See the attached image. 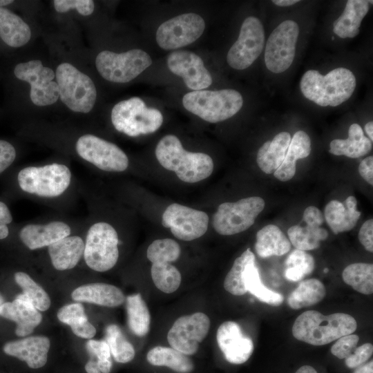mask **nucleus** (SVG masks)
<instances>
[{
	"label": "nucleus",
	"mask_w": 373,
	"mask_h": 373,
	"mask_svg": "<svg viewBox=\"0 0 373 373\" xmlns=\"http://www.w3.org/2000/svg\"><path fill=\"white\" fill-rule=\"evenodd\" d=\"M298 0H273L272 2L278 6H289L298 3Z\"/></svg>",
	"instance_id": "55"
},
{
	"label": "nucleus",
	"mask_w": 373,
	"mask_h": 373,
	"mask_svg": "<svg viewBox=\"0 0 373 373\" xmlns=\"http://www.w3.org/2000/svg\"><path fill=\"white\" fill-rule=\"evenodd\" d=\"M86 349L92 358L95 357L96 361L111 359V352L108 345L105 341L89 340L87 341Z\"/></svg>",
	"instance_id": "47"
},
{
	"label": "nucleus",
	"mask_w": 373,
	"mask_h": 373,
	"mask_svg": "<svg viewBox=\"0 0 373 373\" xmlns=\"http://www.w3.org/2000/svg\"><path fill=\"white\" fill-rule=\"evenodd\" d=\"M105 339L115 361L126 363L134 358L135 354L134 347L117 325L113 324L107 326Z\"/></svg>",
	"instance_id": "41"
},
{
	"label": "nucleus",
	"mask_w": 373,
	"mask_h": 373,
	"mask_svg": "<svg viewBox=\"0 0 373 373\" xmlns=\"http://www.w3.org/2000/svg\"><path fill=\"white\" fill-rule=\"evenodd\" d=\"M119 238L115 229L106 222L92 224L84 242V258L91 269L104 272L112 269L119 258Z\"/></svg>",
	"instance_id": "8"
},
{
	"label": "nucleus",
	"mask_w": 373,
	"mask_h": 373,
	"mask_svg": "<svg viewBox=\"0 0 373 373\" xmlns=\"http://www.w3.org/2000/svg\"><path fill=\"white\" fill-rule=\"evenodd\" d=\"M209 318L202 312H196L178 318L167 334L171 347L185 355L195 354L209 333Z\"/></svg>",
	"instance_id": "17"
},
{
	"label": "nucleus",
	"mask_w": 373,
	"mask_h": 373,
	"mask_svg": "<svg viewBox=\"0 0 373 373\" xmlns=\"http://www.w3.org/2000/svg\"><path fill=\"white\" fill-rule=\"evenodd\" d=\"M155 154L164 169L173 171L184 182L203 180L213 171V162L209 155L186 151L180 140L173 135H166L158 142Z\"/></svg>",
	"instance_id": "1"
},
{
	"label": "nucleus",
	"mask_w": 373,
	"mask_h": 373,
	"mask_svg": "<svg viewBox=\"0 0 373 373\" xmlns=\"http://www.w3.org/2000/svg\"><path fill=\"white\" fill-rule=\"evenodd\" d=\"M58 319L70 327L88 320L81 303H72L63 306L57 312Z\"/></svg>",
	"instance_id": "43"
},
{
	"label": "nucleus",
	"mask_w": 373,
	"mask_h": 373,
	"mask_svg": "<svg viewBox=\"0 0 373 373\" xmlns=\"http://www.w3.org/2000/svg\"><path fill=\"white\" fill-rule=\"evenodd\" d=\"M12 221V216L8 206L0 201V240L8 237L9 234L8 224L11 223Z\"/></svg>",
	"instance_id": "50"
},
{
	"label": "nucleus",
	"mask_w": 373,
	"mask_h": 373,
	"mask_svg": "<svg viewBox=\"0 0 373 373\" xmlns=\"http://www.w3.org/2000/svg\"><path fill=\"white\" fill-rule=\"evenodd\" d=\"M29 26L17 15L0 8V38L10 47L26 45L31 38Z\"/></svg>",
	"instance_id": "30"
},
{
	"label": "nucleus",
	"mask_w": 373,
	"mask_h": 373,
	"mask_svg": "<svg viewBox=\"0 0 373 373\" xmlns=\"http://www.w3.org/2000/svg\"><path fill=\"white\" fill-rule=\"evenodd\" d=\"M151 64L149 55L140 49L120 53L104 50L95 59V66L100 75L115 83H126L133 80Z\"/></svg>",
	"instance_id": "10"
},
{
	"label": "nucleus",
	"mask_w": 373,
	"mask_h": 373,
	"mask_svg": "<svg viewBox=\"0 0 373 373\" xmlns=\"http://www.w3.org/2000/svg\"><path fill=\"white\" fill-rule=\"evenodd\" d=\"M365 131L368 135V138L372 142L373 141V122L370 121L365 125Z\"/></svg>",
	"instance_id": "57"
},
{
	"label": "nucleus",
	"mask_w": 373,
	"mask_h": 373,
	"mask_svg": "<svg viewBox=\"0 0 373 373\" xmlns=\"http://www.w3.org/2000/svg\"><path fill=\"white\" fill-rule=\"evenodd\" d=\"M162 224L169 228L176 238L191 241L199 238L207 232L209 217L202 211L173 203L164 211Z\"/></svg>",
	"instance_id": "18"
},
{
	"label": "nucleus",
	"mask_w": 373,
	"mask_h": 373,
	"mask_svg": "<svg viewBox=\"0 0 373 373\" xmlns=\"http://www.w3.org/2000/svg\"><path fill=\"white\" fill-rule=\"evenodd\" d=\"M70 226L59 220L46 224H28L21 228L19 238L30 250L48 247L52 243L70 236Z\"/></svg>",
	"instance_id": "22"
},
{
	"label": "nucleus",
	"mask_w": 373,
	"mask_h": 373,
	"mask_svg": "<svg viewBox=\"0 0 373 373\" xmlns=\"http://www.w3.org/2000/svg\"><path fill=\"white\" fill-rule=\"evenodd\" d=\"M52 266L64 271L74 268L84 255V241L79 236H66L48 247Z\"/></svg>",
	"instance_id": "26"
},
{
	"label": "nucleus",
	"mask_w": 373,
	"mask_h": 373,
	"mask_svg": "<svg viewBox=\"0 0 373 373\" xmlns=\"http://www.w3.org/2000/svg\"><path fill=\"white\" fill-rule=\"evenodd\" d=\"M127 322L131 331L136 336H146L150 327L151 316L146 303L140 294L126 297Z\"/></svg>",
	"instance_id": "36"
},
{
	"label": "nucleus",
	"mask_w": 373,
	"mask_h": 373,
	"mask_svg": "<svg viewBox=\"0 0 373 373\" xmlns=\"http://www.w3.org/2000/svg\"><path fill=\"white\" fill-rule=\"evenodd\" d=\"M59 97L70 110L89 113L95 106L97 90L93 80L70 63L60 64L55 72Z\"/></svg>",
	"instance_id": "6"
},
{
	"label": "nucleus",
	"mask_w": 373,
	"mask_h": 373,
	"mask_svg": "<svg viewBox=\"0 0 373 373\" xmlns=\"http://www.w3.org/2000/svg\"><path fill=\"white\" fill-rule=\"evenodd\" d=\"M13 3L12 0H0V8H3V6H8Z\"/></svg>",
	"instance_id": "58"
},
{
	"label": "nucleus",
	"mask_w": 373,
	"mask_h": 373,
	"mask_svg": "<svg viewBox=\"0 0 373 373\" xmlns=\"http://www.w3.org/2000/svg\"><path fill=\"white\" fill-rule=\"evenodd\" d=\"M358 173L370 185H373V157L369 156L363 159L358 166Z\"/></svg>",
	"instance_id": "52"
},
{
	"label": "nucleus",
	"mask_w": 373,
	"mask_h": 373,
	"mask_svg": "<svg viewBox=\"0 0 373 373\" xmlns=\"http://www.w3.org/2000/svg\"><path fill=\"white\" fill-rule=\"evenodd\" d=\"M181 249L179 244L171 238L154 240L146 251V256L151 262V278L160 291L171 294L180 287L181 274L173 265L180 257Z\"/></svg>",
	"instance_id": "9"
},
{
	"label": "nucleus",
	"mask_w": 373,
	"mask_h": 373,
	"mask_svg": "<svg viewBox=\"0 0 373 373\" xmlns=\"http://www.w3.org/2000/svg\"><path fill=\"white\" fill-rule=\"evenodd\" d=\"M186 110L210 122L224 121L236 115L242 108L241 94L233 89L195 90L182 98Z\"/></svg>",
	"instance_id": "4"
},
{
	"label": "nucleus",
	"mask_w": 373,
	"mask_h": 373,
	"mask_svg": "<svg viewBox=\"0 0 373 373\" xmlns=\"http://www.w3.org/2000/svg\"><path fill=\"white\" fill-rule=\"evenodd\" d=\"M0 315L16 323L15 334L19 336L30 334L42 320L41 314L23 294L12 302L3 303L0 307Z\"/></svg>",
	"instance_id": "23"
},
{
	"label": "nucleus",
	"mask_w": 373,
	"mask_h": 373,
	"mask_svg": "<svg viewBox=\"0 0 373 373\" xmlns=\"http://www.w3.org/2000/svg\"><path fill=\"white\" fill-rule=\"evenodd\" d=\"M72 174L63 164L52 163L22 169L17 175L20 189L29 194L44 198L62 195L69 187Z\"/></svg>",
	"instance_id": "7"
},
{
	"label": "nucleus",
	"mask_w": 373,
	"mask_h": 373,
	"mask_svg": "<svg viewBox=\"0 0 373 373\" xmlns=\"http://www.w3.org/2000/svg\"><path fill=\"white\" fill-rule=\"evenodd\" d=\"M71 297L77 302H86L108 307L119 306L125 300V296L120 289L103 283H93L79 286L72 292Z\"/></svg>",
	"instance_id": "25"
},
{
	"label": "nucleus",
	"mask_w": 373,
	"mask_h": 373,
	"mask_svg": "<svg viewBox=\"0 0 373 373\" xmlns=\"http://www.w3.org/2000/svg\"><path fill=\"white\" fill-rule=\"evenodd\" d=\"M70 328L76 336L83 338H91L96 334L95 327L88 321V320L72 326Z\"/></svg>",
	"instance_id": "51"
},
{
	"label": "nucleus",
	"mask_w": 373,
	"mask_h": 373,
	"mask_svg": "<svg viewBox=\"0 0 373 373\" xmlns=\"http://www.w3.org/2000/svg\"><path fill=\"white\" fill-rule=\"evenodd\" d=\"M166 63L169 70L181 77L185 85L193 91L204 90L212 84L210 73L202 59L194 52L173 51L169 55Z\"/></svg>",
	"instance_id": "19"
},
{
	"label": "nucleus",
	"mask_w": 373,
	"mask_h": 373,
	"mask_svg": "<svg viewBox=\"0 0 373 373\" xmlns=\"http://www.w3.org/2000/svg\"><path fill=\"white\" fill-rule=\"evenodd\" d=\"M373 345L366 343L356 347L354 351L345 358V365L349 368H356L366 362L372 355Z\"/></svg>",
	"instance_id": "46"
},
{
	"label": "nucleus",
	"mask_w": 373,
	"mask_h": 373,
	"mask_svg": "<svg viewBox=\"0 0 373 373\" xmlns=\"http://www.w3.org/2000/svg\"><path fill=\"white\" fill-rule=\"evenodd\" d=\"M356 368L354 373H373V361L371 360L370 362Z\"/></svg>",
	"instance_id": "53"
},
{
	"label": "nucleus",
	"mask_w": 373,
	"mask_h": 373,
	"mask_svg": "<svg viewBox=\"0 0 373 373\" xmlns=\"http://www.w3.org/2000/svg\"><path fill=\"white\" fill-rule=\"evenodd\" d=\"M243 280L247 291L256 296L260 301L277 307L283 300V296L268 289L262 282L258 269L255 262L249 264L245 269Z\"/></svg>",
	"instance_id": "37"
},
{
	"label": "nucleus",
	"mask_w": 373,
	"mask_h": 373,
	"mask_svg": "<svg viewBox=\"0 0 373 373\" xmlns=\"http://www.w3.org/2000/svg\"><path fill=\"white\" fill-rule=\"evenodd\" d=\"M372 146V141L364 135L361 126L352 124L348 130V138L332 140L329 151L334 155L358 158L367 155Z\"/></svg>",
	"instance_id": "31"
},
{
	"label": "nucleus",
	"mask_w": 373,
	"mask_h": 373,
	"mask_svg": "<svg viewBox=\"0 0 373 373\" xmlns=\"http://www.w3.org/2000/svg\"><path fill=\"white\" fill-rule=\"evenodd\" d=\"M356 87L354 73L345 68H337L325 75L318 70L305 72L300 82L305 97L321 106H337L347 101Z\"/></svg>",
	"instance_id": "3"
},
{
	"label": "nucleus",
	"mask_w": 373,
	"mask_h": 373,
	"mask_svg": "<svg viewBox=\"0 0 373 373\" xmlns=\"http://www.w3.org/2000/svg\"><path fill=\"white\" fill-rule=\"evenodd\" d=\"M216 340L225 359L232 364L245 363L254 352L252 340L245 336L240 325L233 321H225L219 326Z\"/></svg>",
	"instance_id": "20"
},
{
	"label": "nucleus",
	"mask_w": 373,
	"mask_h": 373,
	"mask_svg": "<svg viewBox=\"0 0 373 373\" xmlns=\"http://www.w3.org/2000/svg\"><path fill=\"white\" fill-rule=\"evenodd\" d=\"M255 256L249 248L238 257L224 278L225 290L235 296L245 294L247 291L243 280V274L246 267L255 262Z\"/></svg>",
	"instance_id": "39"
},
{
	"label": "nucleus",
	"mask_w": 373,
	"mask_h": 373,
	"mask_svg": "<svg viewBox=\"0 0 373 373\" xmlns=\"http://www.w3.org/2000/svg\"><path fill=\"white\" fill-rule=\"evenodd\" d=\"M306 226L296 224L287 230L289 240L293 246L302 251L318 248L321 242L328 237V232L319 224L304 222Z\"/></svg>",
	"instance_id": "34"
},
{
	"label": "nucleus",
	"mask_w": 373,
	"mask_h": 373,
	"mask_svg": "<svg viewBox=\"0 0 373 373\" xmlns=\"http://www.w3.org/2000/svg\"><path fill=\"white\" fill-rule=\"evenodd\" d=\"M85 370L87 373H101L97 366V363L90 358L85 365Z\"/></svg>",
	"instance_id": "54"
},
{
	"label": "nucleus",
	"mask_w": 373,
	"mask_h": 373,
	"mask_svg": "<svg viewBox=\"0 0 373 373\" xmlns=\"http://www.w3.org/2000/svg\"><path fill=\"white\" fill-rule=\"evenodd\" d=\"M291 140V135L283 131L262 145L256 157L257 164L262 171L267 174L274 173L285 159Z\"/></svg>",
	"instance_id": "27"
},
{
	"label": "nucleus",
	"mask_w": 373,
	"mask_h": 373,
	"mask_svg": "<svg viewBox=\"0 0 373 373\" xmlns=\"http://www.w3.org/2000/svg\"><path fill=\"white\" fill-rule=\"evenodd\" d=\"M370 3H372V1H347L343 13L333 23V32L343 39L355 37L369 10Z\"/></svg>",
	"instance_id": "28"
},
{
	"label": "nucleus",
	"mask_w": 373,
	"mask_h": 373,
	"mask_svg": "<svg viewBox=\"0 0 373 373\" xmlns=\"http://www.w3.org/2000/svg\"><path fill=\"white\" fill-rule=\"evenodd\" d=\"M356 207L357 200L352 195L343 202L333 200L326 204L323 216L334 233L349 231L356 226L361 214Z\"/></svg>",
	"instance_id": "24"
},
{
	"label": "nucleus",
	"mask_w": 373,
	"mask_h": 373,
	"mask_svg": "<svg viewBox=\"0 0 373 373\" xmlns=\"http://www.w3.org/2000/svg\"><path fill=\"white\" fill-rule=\"evenodd\" d=\"M357 327L354 317L345 313L325 316L315 310L299 315L292 326L295 338L306 343L321 346L352 334Z\"/></svg>",
	"instance_id": "2"
},
{
	"label": "nucleus",
	"mask_w": 373,
	"mask_h": 373,
	"mask_svg": "<svg viewBox=\"0 0 373 373\" xmlns=\"http://www.w3.org/2000/svg\"><path fill=\"white\" fill-rule=\"evenodd\" d=\"M75 150L81 158L104 171L122 172L128 166V158L118 146L94 135L79 137Z\"/></svg>",
	"instance_id": "12"
},
{
	"label": "nucleus",
	"mask_w": 373,
	"mask_h": 373,
	"mask_svg": "<svg viewBox=\"0 0 373 373\" xmlns=\"http://www.w3.org/2000/svg\"><path fill=\"white\" fill-rule=\"evenodd\" d=\"M111 122L115 128L129 137L153 133L163 123L161 112L146 106L138 97L117 103L111 111Z\"/></svg>",
	"instance_id": "5"
},
{
	"label": "nucleus",
	"mask_w": 373,
	"mask_h": 373,
	"mask_svg": "<svg viewBox=\"0 0 373 373\" xmlns=\"http://www.w3.org/2000/svg\"><path fill=\"white\" fill-rule=\"evenodd\" d=\"M299 35L296 22L285 20L269 35L265 50V63L271 72L280 73L291 65Z\"/></svg>",
	"instance_id": "14"
},
{
	"label": "nucleus",
	"mask_w": 373,
	"mask_h": 373,
	"mask_svg": "<svg viewBox=\"0 0 373 373\" xmlns=\"http://www.w3.org/2000/svg\"><path fill=\"white\" fill-rule=\"evenodd\" d=\"M16 151L8 141L0 140V174L15 161Z\"/></svg>",
	"instance_id": "48"
},
{
	"label": "nucleus",
	"mask_w": 373,
	"mask_h": 373,
	"mask_svg": "<svg viewBox=\"0 0 373 373\" xmlns=\"http://www.w3.org/2000/svg\"><path fill=\"white\" fill-rule=\"evenodd\" d=\"M295 373H318L316 370L310 365L301 366Z\"/></svg>",
	"instance_id": "56"
},
{
	"label": "nucleus",
	"mask_w": 373,
	"mask_h": 373,
	"mask_svg": "<svg viewBox=\"0 0 373 373\" xmlns=\"http://www.w3.org/2000/svg\"><path fill=\"white\" fill-rule=\"evenodd\" d=\"M326 294L323 283L311 278L301 281L287 298V304L294 309L307 307L321 302Z\"/></svg>",
	"instance_id": "35"
},
{
	"label": "nucleus",
	"mask_w": 373,
	"mask_h": 373,
	"mask_svg": "<svg viewBox=\"0 0 373 373\" xmlns=\"http://www.w3.org/2000/svg\"><path fill=\"white\" fill-rule=\"evenodd\" d=\"M50 346L48 338L33 336L8 342L3 350L6 354L26 362L29 367L38 369L46 365Z\"/></svg>",
	"instance_id": "21"
},
{
	"label": "nucleus",
	"mask_w": 373,
	"mask_h": 373,
	"mask_svg": "<svg viewBox=\"0 0 373 373\" xmlns=\"http://www.w3.org/2000/svg\"><path fill=\"white\" fill-rule=\"evenodd\" d=\"M146 359L152 365L165 366L178 373H191L194 370L193 361L172 347H155L148 352Z\"/></svg>",
	"instance_id": "33"
},
{
	"label": "nucleus",
	"mask_w": 373,
	"mask_h": 373,
	"mask_svg": "<svg viewBox=\"0 0 373 373\" xmlns=\"http://www.w3.org/2000/svg\"><path fill=\"white\" fill-rule=\"evenodd\" d=\"M291 242L281 229L274 224H268L256 233L255 250L262 258L283 256L291 249Z\"/></svg>",
	"instance_id": "32"
},
{
	"label": "nucleus",
	"mask_w": 373,
	"mask_h": 373,
	"mask_svg": "<svg viewBox=\"0 0 373 373\" xmlns=\"http://www.w3.org/2000/svg\"><path fill=\"white\" fill-rule=\"evenodd\" d=\"M204 28L205 22L201 16L184 13L162 23L157 30L156 41L164 50L178 49L196 41Z\"/></svg>",
	"instance_id": "15"
},
{
	"label": "nucleus",
	"mask_w": 373,
	"mask_h": 373,
	"mask_svg": "<svg viewBox=\"0 0 373 373\" xmlns=\"http://www.w3.org/2000/svg\"><path fill=\"white\" fill-rule=\"evenodd\" d=\"M343 281L363 294L373 292V265L356 262L347 266L343 271Z\"/></svg>",
	"instance_id": "38"
},
{
	"label": "nucleus",
	"mask_w": 373,
	"mask_h": 373,
	"mask_svg": "<svg viewBox=\"0 0 373 373\" xmlns=\"http://www.w3.org/2000/svg\"><path fill=\"white\" fill-rule=\"evenodd\" d=\"M265 205V200L259 196L245 198L235 202H223L213 216V227L222 236L245 231L254 224Z\"/></svg>",
	"instance_id": "11"
},
{
	"label": "nucleus",
	"mask_w": 373,
	"mask_h": 373,
	"mask_svg": "<svg viewBox=\"0 0 373 373\" xmlns=\"http://www.w3.org/2000/svg\"><path fill=\"white\" fill-rule=\"evenodd\" d=\"M359 341L356 334H348L336 340L331 347V353L339 359L346 358L356 349Z\"/></svg>",
	"instance_id": "45"
},
{
	"label": "nucleus",
	"mask_w": 373,
	"mask_h": 373,
	"mask_svg": "<svg viewBox=\"0 0 373 373\" xmlns=\"http://www.w3.org/2000/svg\"><path fill=\"white\" fill-rule=\"evenodd\" d=\"M265 44L263 26L256 17H249L243 21L236 41L230 48L227 61L233 68L249 67L262 51Z\"/></svg>",
	"instance_id": "16"
},
{
	"label": "nucleus",
	"mask_w": 373,
	"mask_h": 373,
	"mask_svg": "<svg viewBox=\"0 0 373 373\" xmlns=\"http://www.w3.org/2000/svg\"><path fill=\"white\" fill-rule=\"evenodd\" d=\"M55 10L60 13L76 10L83 16L90 15L95 10V3L91 0H54Z\"/></svg>",
	"instance_id": "44"
},
{
	"label": "nucleus",
	"mask_w": 373,
	"mask_h": 373,
	"mask_svg": "<svg viewBox=\"0 0 373 373\" xmlns=\"http://www.w3.org/2000/svg\"><path fill=\"white\" fill-rule=\"evenodd\" d=\"M311 152V140L303 131L295 133L291 140L285 159L274 172L276 178L282 182L290 180L296 171V161L307 157Z\"/></svg>",
	"instance_id": "29"
},
{
	"label": "nucleus",
	"mask_w": 373,
	"mask_h": 373,
	"mask_svg": "<svg viewBox=\"0 0 373 373\" xmlns=\"http://www.w3.org/2000/svg\"><path fill=\"white\" fill-rule=\"evenodd\" d=\"M358 240L363 247L369 252H373V220H366L358 232Z\"/></svg>",
	"instance_id": "49"
},
{
	"label": "nucleus",
	"mask_w": 373,
	"mask_h": 373,
	"mask_svg": "<svg viewBox=\"0 0 373 373\" xmlns=\"http://www.w3.org/2000/svg\"><path fill=\"white\" fill-rule=\"evenodd\" d=\"M285 266V278L289 281L297 282L312 273L315 261L305 251L295 249L288 255Z\"/></svg>",
	"instance_id": "40"
},
{
	"label": "nucleus",
	"mask_w": 373,
	"mask_h": 373,
	"mask_svg": "<svg viewBox=\"0 0 373 373\" xmlns=\"http://www.w3.org/2000/svg\"><path fill=\"white\" fill-rule=\"evenodd\" d=\"M3 298L0 294V307L3 305Z\"/></svg>",
	"instance_id": "59"
},
{
	"label": "nucleus",
	"mask_w": 373,
	"mask_h": 373,
	"mask_svg": "<svg viewBox=\"0 0 373 373\" xmlns=\"http://www.w3.org/2000/svg\"><path fill=\"white\" fill-rule=\"evenodd\" d=\"M14 75L19 80L30 84L32 102L38 106H50L59 97L55 73L38 59L19 63L14 68Z\"/></svg>",
	"instance_id": "13"
},
{
	"label": "nucleus",
	"mask_w": 373,
	"mask_h": 373,
	"mask_svg": "<svg viewBox=\"0 0 373 373\" xmlns=\"http://www.w3.org/2000/svg\"><path fill=\"white\" fill-rule=\"evenodd\" d=\"M15 282L22 289L24 297L37 309L46 311L51 301L47 292L28 274L18 271L14 275Z\"/></svg>",
	"instance_id": "42"
}]
</instances>
